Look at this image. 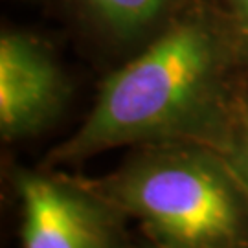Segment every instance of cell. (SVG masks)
<instances>
[{
	"instance_id": "obj_1",
	"label": "cell",
	"mask_w": 248,
	"mask_h": 248,
	"mask_svg": "<svg viewBox=\"0 0 248 248\" xmlns=\"http://www.w3.org/2000/svg\"><path fill=\"white\" fill-rule=\"evenodd\" d=\"M248 78L219 0H195L99 83L81 127L43 166L114 147L193 142L219 151Z\"/></svg>"
},
{
	"instance_id": "obj_2",
	"label": "cell",
	"mask_w": 248,
	"mask_h": 248,
	"mask_svg": "<svg viewBox=\"0 0 248 248\" xmlns=\"http://www.w3.org/2000/svg\"><path fill=\"white\" fill-rule=\"evenodd\" d=\"M85 182L140 222L153 243L248 248V197L219 151L193 142L136 145Z\"/></svg>"
},
{
	"instance_id": "obj_3",
	"label": "cell",
	"mask_w": 248,
	"mask_h": 248,
	"mask_svg": "<svg viewBox=\"0 0 248 248\" xmlns=\"http://www.w3.org/2000/svg\"><path fill=\"white\" fill-rule=\"evenodd\" d=\"M20 212V248H136L127 217L83 177L15 168L11 173Z\"/></svg>"
},
{
	"instance_id": "obj_4",
	"label": "cell",
	"mask_w": 248,
	"mask_h": 248,
	"mask_svg": "<svg viewBox=\"0 0 248 248\" xmlns=\"http://www.w3.org/2000/svg\"><path fill=\"white\" fill-rule=\"evenodd\" d=\"M70 85L52 46L31 31L0 35V136L13 143L35 138L62 114Z\"/></svg>"
},
{
	"instance_id": "obj_5",
	"label": "cell",
	"mask_w": 248,
	"mask_h": 248,
	"mask_svg": "<svg viewBox=\"0 0 248 248\" xmlns=\"http://www.w3.org/2000/svg\"><path fill=\"white\" fill-rule=\"evenodd\" d=\"M195 0H62L72 20L96 45L134 55Z\"/></svg>"
},
{
	"instance_id": "obj_6",
	"label": "cell",
	"mask_w": 248,
	"mask_h": 248,
	"mask_svg": "<svg viewBox=\"0 0 248 248\" xmlns=\"http://www.w3.org/2000/svg\"><path fill=\"white\" fill-rule=\"evenodd\" d=\"M248 197V87L239 96L228 134L219 149Z\"/></svg>"
},
{
	"instance_id": "obj_7",
	"label": "cell",
	"mask_w": 248,
	"mask_h": 248,
	"mask_svg": "<svg viewBox=\"0 0 248 248\" xmlns=\"http://www.w3.org/2000/svg\"><path fill=\"white\" fill-rule=\"evenodd\" d=\"M235 37L241 62L248 78V0H219Z\"/></svg>"
},
{
	"instance_id": "obj_8",
	"label": "cell",
	"mask_w": 248,
	"mask_h": 248,
	"mask_svg": "<svg viewBox=\"0 0 248 248\" xmlns=\"http://www.w3.org/2000/svg\"><path fill=\"white\" fill-rule=\"evenodd\" d=\"M143 248H210V247H187V245H162V243H153L149 241Z\"/></svg>"
}]
</instances>
